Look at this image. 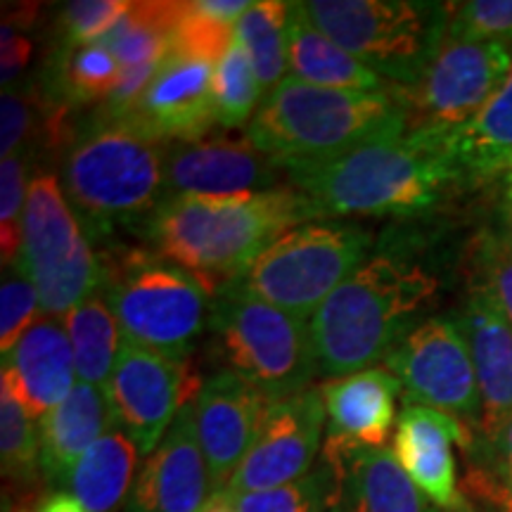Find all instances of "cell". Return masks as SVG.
Listing matches in <instances>:
<instances>
[{
  "label": "cell",
  "mask_w": 512,
  "mask_h": 512,
  "mask_svg": "<svg viewBox=\"0 0 512 512\" xmlns=\"http://www.w3.org/2000/svg\"><path fill=\"white\" fill-rule=\"evenodd\" d=\"M512 482V415L494 439H482V463L472 465L465 477V491L494 508L496 498Z\"/></svg>",
  "instance_id": "41"
},
{
  "label": "cell",
  "mask_w": 512,
  "mask_h": 512,
  "mask_svg": "<svg viewBox=\"0 0 512 512\" xmlns=\"http://www.w3.org/2000/svg\"><path fill=\"white\" fill-rule=\"evenodd\" d=\"M64 328L74 349L76 380L107 389L124 347V332L105 292L98 290L67 313Z\"/></svg>",
  "instance_id": "29"
},
{
  "label": "cell",
  "mask_w": 512,
  "mask_h": 512,
  "mask_svg": "<svg viewBox=\"0 0 512 512\" xmlns=\"http://www.w3.org/2000/svg\"><path fill=\"white\" fill-rule=\"evenodd\" d=\"M102 292L124 339L171 356H190L209 328L216 292L155 252L117 249L100 256Z\"/></svg>",
  "instance_id": "6"
},
{
  "label": "cell",
  "mask_w": 512,
  "mask_h": 512,
  "mask_svg": "<svg viewBox=\"0 0 512 512\" xmlns=\"http://www.w3.org/2000/svg\"><path fill=\"white\" fill-rule=\"evenodd\" d=\"M463 181H486L512 159V67L470 124L446 138Z\"/></svg>",
  "instance_id": "26"
},
{
  "label": "cell",
  "mask_w": 512,
  "mask_h": 512,
  "mask_svg": "<svg viewBox=\"0 0 512 512\" xmlns=\"http://www.w3.org/2000/svg\"><path fill=\"white\" fill-rule=\"evenodd\" d=\"M34 512H91L83 505L79 498L67 494V491H57V494H48L43 498L41 505Z\"/></svg>",
  "instance_id": "43"
},
{
  "label": "cell",
  "mask_w": 512,
  "mask_h": 512,
  "mask_svg": "<svg viewBox=\"0 0 512 512\" xmlns=\"http://www.w3.org/2000/svg\"><path fill=\"white\" fill-rule=\"evenodd\" d=\"M235 38L247 50L261 88L271 93L287 69V3L259 0L235 24Z\"/></svg>",
  "instance_id": "31"
},
{
  "label": "cell",
  "mask_w": 512,
  "mask_h": 512,
  "mask_svg": "<svg viewBox=\"0 0 512 512\" xmlns=\"http://www.w3.org/2000/svg\"><path fill=\"white\" fill-rule=\"evenodd\" d=\"M330 477L323 463L309 475L278 489L233 494L238 512H323L328 510Z\"/></svg>",
  "instance_id": "37"
},
{
  "label": "cell",
  "mask_w": 512,
  "mask_h": 512,
  "mask_svg": "<svg viewBox=\"0 0 512 512\" xmlns=\"http://www.w3.org/2000/svg\"><path fill=\"white\" fill-rule=\"evenodd\" d=\"M178 0H143L131 8L105 36L98 38L102 48L117 57L121 69L162 64L171 48V31L181 15Z\"/></svg>",
  "instance_id": "30"
},
{
  "label": "cell",
  "mask_w": 512,
  "mask_h": 512,
  "mask_svg": "<svg viewBox=\"0 0 512 512\" xmlns=\"http://www.w3.org/2000/svg\"><path fill=\"white\" fill-rule=\"evenodd\" d=\"M235 38V27L211 17L202 10L200 0L183 3L176 27L171 31V55L192 57L216 64Z\"/></svg>",
  "instance_id": "35"
},
{
  "label": "cell",
  "mask_w": 512,
  "mask_h": 512,
  "mask_svg": "<svg viewBox=\"0 0 512 512\" xmlns=\"http://www.w3.org/2000/svg\"><path fill=\"white\" fill-rule=\"evenodd\" d=\"M136 465V444L114 427L83 453L67 479V489L91 512H114L131 491Z\"/></svg>",
  "instance_id": "27"
},
{
  "label": "cell",
  "mask_w": 512,
  "mask_h": 512,
  "mask_svg": "<svg viewBox=\"0 0 512 512\" xmlns=\"http://www.w3.org/2000/svg\"><path fill=\"white\" fill-rule=\"evenodd\" d=\"M36 311H41L38 292L24 266H5L3 287H0V351L10 354L19 337L34 325Z\"/></svg>",
  "instance_id": "40"
},
{
  "label": "cell",
  "mask_w": 512,
  "mask_h": 512,
  "mask_svg": "<svg viewBox=\"0 0 512 512\" xmlns=\"http://www.w3.org/2000/svg\"><path fill=\"white\" fill-rule=\"evenodd\" d=\"M384 368L401 382L403 401L437 408L479 432L482 394L470 344L456 318H427L384 356Z\"/></svg>",
  "instance_id": "12"
},
{
  "label": "cell",
  "mask_w": 512,
  "mask_h": 512,
  "mask_svg": "<svg viewBox=\"0 0 512 512\" xmlns=\"http://www.w3.org/2000/svg\"><path fill=\"white\" fill-rule=\"evenodd\" d=\"M470 290L482 292L512 325V228H484L467 247Z\"/></svg>",
  "instance_id": "32"
},
{
  "label": "cell",
  "mask_w": 512,
  "mask_h": 512,
  "mask_svg": "<svg viewBox=\"0 0 512 512\" xmlns=\"http://www.w3.org/2000/svg\"><path fill=\"white\" fill-rule=\"evenodd\" d=\"M19 264L34 283L41 313L60 318L102 290V264L53 174L31 181Z\"/></svg>",
  "instance_id": "10"
},
{
  "label": "cell",
  "mask_w": 512,
  "mask_h": 512,
  "mask_svg": "<svg viewBox=\"0 0 512 512\" xmlns=\"http://www.w3.org/2000/svg\"><path fill=\"white\" fill-rule=\"evenodd\" d=\"M475 361L482 422L479 434L494 439L512 415V325L482 292L470 290L456 316Z\"/></svg>",
  "instance_id": "22"
},
{
  "label": "cell",
  "mask_w": 512,
  "mask_h": 512,
  "mask_svg": "<svg viewBox=\"0 0 512 512\" xmlns=\"http://www.w3.org/2000/svg\"><path fill=\"white\" fill-rule=\"evenodd\" d=\"M74 349L60 318L41 316L3 356L0 384L34 420H43L74 389Z\"/></svg>",
  "instance_id": "21"
},
{
  "label": "cell",
  "mask_w": 512,
  "mask_h": 512,
  "mask_svg": "<svg viewBox=\"0 0 512 512\" xmlns=\"http://www.w3.org/2000/svg\"><path fill=\"white\" fill-rule=\"evenodd\" d=\"M508 226H510V228H512V207H510V209H508Z\"/></svg>",
  "instance_id": "48"
},
{
  "label": "cell",
  "mask_w": 512,
  "mask_h": 512,
  "mask_svg": "<svg viewBox=\"0 0 512 512\" xmlns=\"http://www.w3.org/2000/svg\"><path fill=\"white\" fill-rule=\"evenodd\" d=\"M43 107L38 98V88L10 86L0 98V155L8 159L17 152L34 150L38 133H41Z\"/></svg>",
  "instance_id": "38"
},
{
  "label": "cell",
  "mask_w": 512,
  "mask_h": 512,
  "mask_svg": "<svg viewBox=\"0 0 512 512\" xmlns=\"http://www.w3.org/2000/svg\"><path fill=\"white\" fill-rule=\"evenodd\" d=\"M320 219L302 190L280 185L226 197H166L145 221L152 252L204 280L219 294L285 233Z\"/></svg>",
  "instance_id": "1"
},
{
  "label": "cell",
  "mask_w": 512,
  "mask_h": 512,
  "mask_svg": "<svg viewBox=\"0 0 512 512\" xmlns=\"http://www.w3.org/2000/svg\"><path fill=\"white\" fill-rule=\"evenodd\" d=\"M325 418L318 389L271 401L252 448L228 484L230 494L278 489L309 475L323 448Z\"/></svg>",
  "instance_id": "14"
},
{
  "label": "cell",
  "mask_w": 512,
  "mask_h": 512,
  "mask_svg": "<svg viewBox=\"0 0 512 512\" xmlns=\"http://www.w3.org/2000/svg\"><path fill=\"white\" fill-rule=\"evenodd\" d=\"M200 512H238V508H235V496L228 489L211 491Z\"/></svg>",
  "instance_id": "44"
},
{
  "label": "cell",
  "mask_w": 512,
  "mask_h": 512,
  "mask_svg": "<svg viewBox=\"0 0 512 512\" xmlns=\"http://www.w3.org/2000/svg\"><path fill=\"white\" fill-rule=\"evenodd\" d=\"M370 233L354 223L311 221L273 242L240 278L256 297L309 320L366 264Z\"/></svg>",
  "instance_id": "9"
},
{
  "label": "cell",
  "mask_w": 512,
  "mask_h": 512,
  "mask_svg": "<svg viewBox=\"0 0 512 512\" xmlns=\"http://www.w3.org/2000/svg\"><path fill=\"white\" fill-rule=\"evenodd\" d=\"M261 88L247 50L233 38L226 53L214 67V110L216 124L223 128L249 126L261 105Z\"/></svg>",
  "instance_id": "33"
},
{
  "label": "cell",
  "mask_w": 512,
  "mask_h": 512,
  "mask_svg": "<svg viewBox=\"0 0 512 512\" xmlns=\"http://www.w3.org/2000/svg\"><path fill=\"white\" fill-rule=\"evenodd\" d=\"M446 41L503 43L512 48V0L448 3Z\"/></svg>",
  "instance_id": "36"
},
{
  "label": "cell",
  "mask_w": 512,
  "mask_h": 512,
  "mask_svg": "<svg viewBox=\"0 0 512 512\" xmlns=\"http://www.w3.org/2000/svg\"><path fill=\"white\" fill-rule=\"evenodd\" d=\"M320 463L330 477L328 512H444L413 484L387 448L328 437Z\"/></svg>",
  "instance_id": "16"
},
{
  "label": "cell",
  "mask_w": 512,
  "mask_h": 512,
  "mask_svg": "<svg viewBox=\"0 0 512 512\" xmlns=\"http://www.w3.org/2000/svg\"><path fill=\"white\" fill-rule=\"evenodd\" d=\"M472 444L475 437L463 422L437 408L403 401L392 453L413 484L444 512H456L467 505L458 486L453 446L467 453Z\"/></svg>",
  "instance_id": "19"
},
{
  "label": "cell",
  "mask_w": 512,
  "mask_h": 512,
  "mask_svg": "<svg viewBox=\"0 0 512 512\" xmlns=\"http://www.w3.org/2000/svg\"><path fill=\"white\" fill-rule=\"evenodd\" d=\"M121 64L100 43L57 46L46 67V79L36 83L55 105L74 107L105 102L119 83Z\"/></svg>",
  "instance_id": "28"
},
{
  "label": "cell",
  "mask_w": 512,
  "mask_h": 512,
  "mask_svg": "<svg viewBox=\"0 0 512 512\" xmlns=\"http://www.w3.org/2000/svg\"><path fill=\"white\" fill-rule=\"evenodd\" d=\"M512 67V48L503 43L444 41L413 86L394 88L406 133L451 136L470 124L491 100Z\"/></svg>",
  "instance_id": "11"
},
{
  "label": "cell",
  "mask_w": 512,
  "mask_h": 512,
  "mask_svg": "<svg viewBox=\"0 0 512 512\" xmlns=\"http://www.w3.org/2000/svg\"><path fill=\"white\" fill-rule=\"evenodd\" d=\"M434 294L437 280L420 266L392 256L366 261L313 313L318 375L335 380L384 361Z\"/></svg>",
  "instance_id": "4"
},
{
  "label": "cell",
  "mask_w": 512,
  "mask_h": 512,
  "mask_svg": "<svg viewBox=\"0 0 512 512\" xmlns=\"http://www.w3.org/2000/svg\"><path fill=\"white\" fill-rule=\"evenodd\" d=\"M216 64L192 57L166 55L126 119L164 143L202 140L216 124Z\"/></svg>",
  "instance_id": "18"
},
{
  "label": "cell",
  "mask_w": 512,
  "mask_h": 512,
  "mask_svg": "<svg viewBox=\"0 0 512 512\" xmlns=\"http://www.w3.org/2000/svg\"><path fill=\"white\" fill-rule=\"evenodd\" d=\"M271 399L230 370L202 384L195 401V427L209 467L211 491L228 489L252 448Z\"/></svg>",
  "instance_id": "17"
},
{
  "label": "cell",
  "mask_w": 512,
  "mask_h": 512,
  "mask_svg": "<svg viewBox=\"0 0 512 512\" xmlns=\"http://www.w3.org/2000/svg\"><path fill=\"white\" fill-rule=\"evenodd\" d=\"M169 143L128 121L95 119L69 143L62 188L91 238L150 219L164 200Z\"/></svg>",
  "instance_id": "5"
},
{
  "label": "cell",
  "mask_w": 512,
  "mask_h": 512,
  "mask_svg": "<svg viewBox=\"0 0 512 512\" xmlns=\"http://www.w3.org/2000/svg\"><path fill=\"white\" fill-rule=\"evenodd\" d=\"M207 332L226 370L271 401L304 392L318 375L306 320L256 297L240 280L216 294Z\"/></svg>",
  "instance_id": "7"
},
{
  "label": "cell",
  "mask_w": 512,
  "mask_h": 512,
  "mask_svg": "<svg viewBox=\"0 0 512 512\" xmlns=\"http://www.w3.org/2000/svg\"><path fill=\"white\" fill-rule=\"evenodd\" d=\"M287 67L292 69V76L313 86L358 93L389 88V83L370 72L366 64L313 27L304 3H287Z\"/></svg>",
  "instance_id": "25"
},
{
  "label": "cell",
  "mask_w": 512,
  "mask_h": 512,
  "mask_svg": "<svg viewBox=\"0 0 512 512\" xmlns=\"http://www.w3.org/2000/svg\"><path fill=\"white\" fill-rule=\"evenodd\" d=\"M448 136L396 133L328 162L292 166L287 178L328 216L415 214L460 183Z\"/></svg>",
  "instance_id": "2"
},
{
  "label": "cell",
  "mask_w": 512,
  "mask_h": 512,
  "mask_svg": "<svg viewBox=\"0 0 512 512\" xmlns=\"http://www.w3.org/2000/svg\"><path fill=\"white\" fill-rule=\"evenodd\" d=\"M287 171L249 143V138H211L169 143L166 155V197H226L280 188Z\"/></svg>",
  "instance_id": "15"
},
{
  "label": "cell",
  "mask_w": 512,
  "mask_h": 512,
  "mask_svg": "<svg viewBox=\"0 0 512 512\" xmlns=\"http://www.w3.org/2000/svg\"><path fill=\"white\" fill-rule=\"evenodd\" d=\"M406 133V114L394 86L358 93L323 88L285 76L249 121V143L283 169L342 157L373 140Z\"/></svg>",
  "instance_id": "3"
},
{
  "label": "cell",
  "mask_w": 512,
  "mask_h": 512,
  "mask_svg": "<svg viewBox=\"0 0 512 512\" xmlns=\"http://www.w3.org/2000/svg\"><path fill=\"white\" fill-rule=\"evenodd\" d=\"M304 10L313 27L394 88L425 74L448 31V3L311 0Z\"/></svg>",
  "instance_id": "8"
},
{
  "label": "cell",
  "mask_w": 512,
  "mask_h": 512,
  "mask_svg": "<svg viewBox=\"0 0 512 512\" xmlns=\"http://www.w3.org/2000/svg\"><path fill=\"white\" fill-rule=\"evenodd\" d=\"M491 510H494V512H512V482L501 491V496L496 498L494 508H491Z\"/></svg>",
  "instance_id": "45"
},
{
  "label": "cell",
  "mask_w": 512,
  "mask_h": 512,
  "mask_svg": "<svg viewBox=\"0 0 512 512\" xmlns=\"http://www.w3.org/2000/svg\"><path fill=\"white\" fill-rule=\"evenodd\" d=\"M211 494L209 467L195 427V403L140 467L124 512H200Z\"/></svg>",
  "instance_id": "20"
},
{
  "label": "cell",
  "mask_w": 512,
  "mask_h": 512,
  "mask_svg": "<svg viewBox=\"0 0 512 512\" xmlns=\"http://www.w3.org/2000/svg\"><path fill=\"white\" fill-rule=\"evenodd\" d=\"M456 512H494V510H489V508H486V510H479L477 505H470V503H467L465 508H460V510H456Z\"/></svg>",
  "instance_id": "47"
},
{
  "label": "cell",
  "mask_w": 512,
  "mask_h": 512,
  "mask_svg": "<svg viewBox=\"0 0 512 512\" xmlns=\"http://www.w3.org/2000/svg\"><path fill=\"white\" fill-rule=\"evenodd\" d=\"M34 150H22L0 164V252L3 266L15 264L22 252V219L29 197V169Z\"/></svg>",
  "instance_id": "34"
},
{
  "label": "cell",
  "mask_w": 512,
  "mask_h": 512,
  "mask_svg": "<svg viewBox=\"0 0 512 512\" xmlns=\"http://www.w3.org/2000/svg\"><path fill=\"white\" fill-rule=\"evenodd\" d=\"M36 17V5H12L3 12V31H0V83L5 88L15 86L19 74L27 69L34 53L27 31Z\"/></svg>",
  "instance_id": "42"
},
{
  "label": "cell",
  "mask_w": 512,
  "mask_h": 512,
  "mask_svg": "<svg viewBox=\"0 0 512 512\" xmlns=\"http://www.w3.org/2000/svg\"><path fill=\"white\" fill-rule=\"evenodd\" d=\"M128 0H76L62 5L55 22L57 46H86L95 43L126 15Z\"/></svg>",
  "instance_id": "39"
},
{
  "label": "cell",
  "mask_w": 512,
  "mask_h": 512,
  "mask_svg": "<svg viewBox=\"0 0 512 512\" xmlns=\"http://www.w3.org/2000/svg\"><path fill=\"white\" fill-rule=\"evenodd\" d=\"M114 427L119 425L107 389L76 382L67 399L38 420L43 479L48 484H67L83 453Z\"/></svg>",
  "instance_id": "24"
},
{
  "label": "cell",
  "mask_w": 512,
  "mask_h": 512,
  "mask_svg": "<svg viewBox=\"0 0 512 512\" xmlns=\"http://www.w3.org/2000/svg\"><path fill=\"white\" fill-rule=\"evenodd\" d=\"M318 392L330 420L328 437L366 448H384L392 439L396 430V396L403 389L389 370L368 368L325 380Z\"/></svg>",
  "instance_id": "23"
},
{
  "label": "cell",
  "mask_w": 512,
  "mask_h": 512,
  "mask_svg": "<svg viewBox=\"0 0 512 512\" xmlns=\"http://www.w3.org/2000/svg\"><path fill=\"white\" fill-rule=\"evenodd\" d=\"M505 195H508V200L512 204V159H510L508 169H505Z\"/></svg>",
  "instance_id": "46"
},
{
  "label": "cell",
  "mask_w": 512,
  "mask_h": 512,
  "mask_svg": "<svg viewBox=\"0 0 512 512\" xmlns=\"http://www.w3.org/2000/svg\"><path fill=\"white\" fill-rule=\"evenodd\" d=\"M202 384L190 356L159 354L124 339L107 396L119 430L136 444L140 456H150L183 408L197 401Z\"/></svg>",
  "instance_id": "13"
}]
</instances>
